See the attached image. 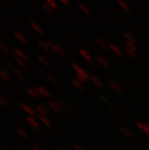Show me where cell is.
<instances>
[{"label":"cell","mask_w":149,"mask_h":150,"mask_svg":"<svg viewBox=\"0 0 149 150\" xmlns=\"http://www.w3.org/2000/svg\"><path fill=\"white\" fill-rule=\"evenodd\" d=\"M19 106H20V108L24 111L28 116H35L37 113H36V109H35V107H33V106H28V105H25L23 103H19Z\"/></svg>","instance_id":"cell-3"},{"label":"cell","mask_w":149,"mask_h":150,"mask_svg":"<svg viewBox=\"0 0 149 150\" xmlns=\"http://www.w3.org/2000/svg\"><path fill=\"white\" fill-rule=\"evenodd\" d=\"M120 132L126 138H133V136H134L133 132L131 131L129 128H127V127H121L120 128Z\"/></svg>","instance_id":"cell-8"},{"label":"cell","mask_w":149,"mask_h":150,"mask_svg":"<svg viewBox=\"0 0 149 150\" xmlns=\"http://www.w3.org/2000/svg\"><path fill=\"white\" fill-rule=\"evenodd\" d=\"M39 121L43 124V125L47 126V127H52V123H51V121L50 120V118L48 117V116H39Z\"/></svg>","instance_id":"cell-7"},{"label":"cell","mask_w":149,"mask_h":150,"mask_svg":"<svg viewBox=\"0 0 149 150\" xmlns=\"http://www.w3.org/2000/svg\"><path fill=\"white\" fill-rule=\"evenodd\" d=\"M49 80H50L53 84H57V81H56V80L53 78V77H51V76H49Z\"/></svg>","instance_id":"cell-17"},{"label":"cell","mask_w":149,"mask_h":150,"mask_svg":"<svg viewBox=\"0 0 149 150\" xmlns=\"http://www.w3.org/2000/svg\"><path fill=\"white\" fill-rule=\"evenodd\" d=\"M73 84L76 88H78L79 90H83V85H82V82H81L78 80H74L73 81Z\"/></svg>","instance_id":"cell-12"},{"label":"cell","mask_w":149,"mask_h":150,"mask_svg":"<svg viewBox=\"0 0 149 150\" xmlns=\"http://www.w3.org/2000/svg\"><path fill=\"white\" fill-rule=\"evenodd\" d=\"M1 76H2V78H3L4 81H9V77H8V75H7L6 73H2Z\"/></svg>","instance_id":"cell-18"},{"label":"cell","mask_w":149,"mask_h":150,"mask_svg":"<svg viewBox=\"0 0 149 150\" xmlns=\"http://www.w3.org/2000/svg\"><path fill=\"white\" fill-rule=\"evenodd\" d=\"M26 92H27V94L31 97V98H33V99H39L40 98V96H39V94H38V92L36 91V89H35V87L34 88H27L26 89Z\"/></svg>","instance_id":"cell-9"},{"label":"cell","mask_w":149,"mask_h":150,"mask_svg":"<svg viewBox=\"0 0 149 150\" xmlns=\"http://www.w3.org/2000/svg\"><path fill=\"white\" fill-rule=\"evenodd\" d=\"M16 131H17V134L19 135L20 138H24V139H26V138H28V134H27V132L25 131L23 128H21V127H17V128H16Z\"/></svg>","instance_id":"cell-10"},{"label":"cell","mask_w":149,"mask_h":150,"mask_svg":"<svg viewBox=\"0 0 149 150\" xmlns=\"http://www.w3.org/2000/svg\"><path fill=\"white\" fill-rule=\"evenodd\" d=\"M59 150H67V149H65V148H60Z\"/></svg>","instance_id":"cell-20"},{"label":"cell","mask_w":149,"mask_h":150,"mask_svg":"<svg viewBox=\"0 0 149 150\" xmlns=\"http://www.w3.org/2000/svg\"><path fill=\"white\" fill-rule=\"evenodd\" d=\"M137 127L138 130H140L145 135L149 136V125L147 123H145V122H137Z\"/></svg>","instance_id":"cell-6"},{"label":"cell","mask_w":149,"mask_h":150,"mask_svg":"<svg viewBox=\"0 0 149 150\" xmlns=\"http://www.w3.org/2000/svg\"><path fill=\"white\" fill-rule=\"evenodd\" d=\"M48 106L50 110L54 111V113H61L63 109H64V106H62V104L57 100H51L48 103Z\"/></svg>","instance_id":"cell-1"},{"label":"cell","mask_w":149,"mask_h":150,"mask_svg":"<svg viewBox=\"0 0 149 150\" xmlns=\"http://www.w3.org/2000/svg\"><path fill=\"white\" fill-rule=\"evenodd\" d=\"M91 81H92V82H93L96 86H98V87H102V86H103V84H102V81H100L99 79H97V78L93 77V78L91 79Z\"/></svg>","instance_id":"cell-14"},{"label":"cell","mask_w":149,"mask_h":150,"mask_svg":"<svg viewBox=\"0 0 149 150\" xmlns=\"http://www.w3.org/2000/svg\"><path fill=\"white\" fill-rule=\"evenodd\" d=\"M0 104H1L2 106L7 107V106H9V101H8V99L5 98V97H0Z\"/></svg>","instance_id":"cell-13"},{"label":"cell","mask_w":149,"mask_h":150,"mask_svg":"<svg viewBox=\"0 0 149 150\" xmlns=\"http://www.w3.org/2000/svg\"><path fill=\"white\" fill-rule=\"evenodd\" d=\"M31 150H43V148L37 143H33L31 145Z\"/></svg>","instance_id":"cell-15"},{"label":"cell","mask_w":149,"mask_h":150,"mask_svg":"<svg viewBox=\"0 0 149 150\" xmlns=\"http://www.w3.org/2000/svg\"><path fill=\"white\" fill-rule=\"evenodd\" d=\"M73 148H74V150H84L81 145H78V144H74L73 145Z\"/></svg>","instance_id":"cell-16"},{"label":"cell","mask_w":149,"mask_h":150,"mask_svg":"<svg viewBox=\"0 0 149 150\" xmlns=\"http://www.w3.org/2000/svg\"><path fill=\"white\" fill-rule=\"evenodd\" d=\"M36 113H39V116H48L50 114V108L48 105H44V104H38L35 106Z\"/></svg>","instance_id":"cell-2"},{"label":"cell","mask_w":149,"mask_h":150,"mask_svg":"<svg viewBox=\"0 0 149 150\" xmlns=\"http://www.w3.org/2000/svg\"><path fill=\"white\" fill-rule=\"evenodd\" d=\"M109 86L111 88V90L113 92H115V93H121V87L119 86V84L116 83V82H114V81H110L109 82Z\"/></svg>","instance_id":"cell-11"},{"label":"cell","mask_w":149,"mask_h":150,"mask_svg":"<svg viewBox=\"0 0 149 150\" xmlns=\"http://www.w3.org/2000/svg\"><path fill=\"white\" fill-rule=\"evenodd\" d=\"M35 89H36V91L39 94L40 98H47V99H49V98H50V96H51L50 91L47 88L44 87V86H36Z\"/></svg>","instance_id":"cell-5"},{"label":"cell","mask_w":149,"mask_h":150,"mask_svg":"<svg viewBox=\"0 0 149 150\" xmlns=\"http://www.w3.org/2000/svg\"><path fill=\"white\" fill-rule=\"evenodd\" d=\"M110 109H111V111H112V113H114V114H116V115H117L118 113H118V110H117V109H115V108H113V107H111Z\"/></svg>","instance_id":"cell-19"},{"label":"cell","mask_w":149,"mask_h":150,"mask_svg":"<svg viewBox=\"0 0 149 150\" xmlns=\"http://www.w3.org/2000/svg\"><path fill=\"white\" fill-rule=\"evenodd\" d=\"M26 122H27V124L31 127V129H33L34 131H38L39 130V121H38L36 117L35 116H26Z\"/></svg>","instance_id":"cell-4"}]
</instances>
